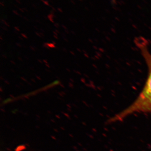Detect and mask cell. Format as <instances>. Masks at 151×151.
Instances as JSON below:
<instances>
[{
    "mask_svg": "<svg viewBox=\"0 0 151 151\" xmlns=\"http://www.w3.org/2000/svg\"><path fill=\"white\" fill-rule=\"evenodd\" d=\"M134 43L147 65V78L143 89L133 103L110 119V123L121 122L132 114H151V53L149 49L148 42L143 37H137Z\"/></svg>",
    "mask_w": 151,
    "mask_h": 151,
    "instance_id": "6da1fadb",
    "label": "cell"
}]
</instances>
